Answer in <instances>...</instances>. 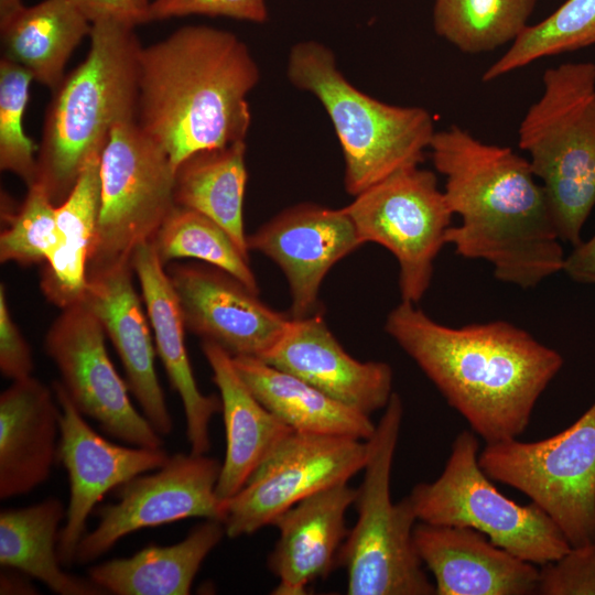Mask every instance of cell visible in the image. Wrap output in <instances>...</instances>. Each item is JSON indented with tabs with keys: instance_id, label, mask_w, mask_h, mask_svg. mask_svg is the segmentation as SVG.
<instances>
[{
	"instance_id": "cell-1",
	"label": "cell",
	"mask_w": 595,
	"mask_h": 595,
	"mask_svg": "<svg viewBox=\"0 0 595 595\" xmlns=\"http://www.w3.org/2000/svg\"><path fill=\"white\" fill-rule=\"evenodd\" d=\"M429 149L445 176L447 205L461 217L446 234L456 253L487 261L498 280L522 289L563 270V241L528 159L459 126L435 131Z\"/></svg>"
},
{
	"instance_id": "cell-2",
	"label": "cell",
	"mask_w": 595,
	"mask_h": 595,
	"mask_svg": "<svg viewBox=\"0 0 595 595\" xmlns=\"http://www.w3.org/2000/svg\"><path fill=\"white\" fill-rule=\"evenodd\" d=\"M385 329L486 444L524 432L564 363L509 322L446 326L405 301L388 314Z\"/></svg>"
},
{
	"instance_id": "cell-3",
	"label": "cell",
	"mask_w": 595,
	"mask_h": 595,
	"mask_svg": "<svg viewBox=\"0 0 595 595\" xmlns=\"http://www.w3.org/2000/svg\"><path fill=\"white\" fill-rule=\"evenodd\" d=\"M137 122L174 170L190 155L246 139L260 71L234 33L187 25L141 48Z\"/></svg>"
},
{
	"instance_id": "cell-4",
	"label": "cell",
	"mask_w": 595,
	"mask_h": 595,
	"mask_svg": "<svg viewBox=\"0 0 595 595\" xmlns=\"http://www.w3.org/2000/svg\"><path fill=\"white\" fill-rule=\"evenodd\" d=\"M88 36L86 58L53 90L37 149L35 184L56 206L112 128L137 118L142 46L134 28L99 21Z\"/></svg>"
},
{
	"instance_id": "cell-5",
	"label": "cell",
	"mask_w": 595,
	"mask_h": 595,
	"mask_svg": "<svg viewBox=\"0 0 595 595\" xmlns=\"http://www.w3.org/2000/svg\"><path fill=\"white\" fill-rule=\"evenodd\" d=\"M291 84L315 96L328 115L345 160V188L358 195L393 173L419 166L435 133L422 107L396 106L356 88L339 71L333 51L309 40L289 53Z\"/></svg>"
},
{
	"instance_id": "cell-6",
	"label": "cell",
	"mask_w": 595,
	"mask_h": 595,
	"mask_svg": "<svg viewBox=\"0 0 595 595\" xmlns=\"http://www.w3.org/2000/svg\"><path fill=\"white\" fill-rule=\"evenodd\" d=\"M518 143L545 190L561 240L576 246L595 207V63L545 69Z\"/></svg>"
},
{
	"instance_id": "cell-7",
	"label": "cell",
	"mask_w": 595,
	"mask_h": 595,
	"mask_svg": "<svg viewBox=\"0 0 595 595\" xmlns=\"http://www.w3.org/2000/svg\"><path fill=\"white\" fill-rule=\"evenodd\" d=\"M383 410L366 441L364 478L354 501L357 520L340 548L337 566L346 570L349 595H434V583L414 544L413 506L408 496L391 500V470L403 418L398 393Z\"/></svg>"
},
{
	"instance_id": "cell-8",
	"label": "cell",
	"mask_w": 595,
	"mask_h": 595,
	"mask_svg": "<svg viewBox=\"0 0 595 595\" xmlns=\"http://www.w3.org/2000/svg\"><path fill=\"white\" fill-rule=\"evenodd\" d=\"M478 456L476 433L459 432L441 475L416 484L408 495L418 521L475 529L540 566L566 554L571 544L552 518L532 501L521 506L500 493Z\"/></svg>"
},
{
	"instance_id": "cell-9",
	"label": "cell",
	"mask_w": 595,
	"mask_h": 595,
	"mask_svg": "<svg viewBox=\"0 0 595 595\" xmlns=\"http://www.w3.org/2000/svg\"><path fill=\"white\" fill-rule=\"evenodd\" d=\"M175 170L137 120L116 125L100 155V208L87 274L131 263L174 207Z\"/></svg>"
},
{
	"instance_id": "cell-10",
	"label": "cell",
	"mask_w": 595,
	"mask_h": 595,
	"mask_svg": "<svg viewBox=\"0 0 595 595\" xmlns=\"http://www.w3.org/2000/svg\"><path fill=\"white\" fill-rule=\"evenodd\" d=\"M478 461L490 479L543 509L571 547L595 539V402L560 433L486 444Z\"/></svg>"
},
{
	"instance_id": "cell-11",
	"label": "cell",
	"mask_w": 595,
	"mask_h": 595,
	"mask_svg": "<svg viewBox=\"0 0 595 595\" xmlns=\"http://www.w3.org/2000/svg\"><path fill=\"white\" fill-rule=\"evenodd\" d=\"M344 209L363 244L376 242L396 257L402 301L418 303L430 288L453 218L435 174L419 166L402 169L356 195Z\"/></svg>"
},
{
	"instance_id": "cell-12",
	"label": "cell",
	"mask_w": 595,
	"mask_h": 595,
	"mask_svg": "<svg viewBox=\"0 0 595 595\" xmlns=\"http://www.w3.org/2000/svg\"><path fill=\"white\" fill-rule=\"evenodd\" d=\"M366 441L292 431L255 470L246 485L223 502L226 537L249 536L301 500L364 469Z\"/></svg>"
},
{
	"instance_id": "cell-13",
	"label": "cell",
	"mask_w": 595,
	"mask_h": 595,
	"mask_svg": "<svg viewBox=\"0 0 595 595\" xmlns=\"http://www.w3.org/2000/svg\"><path fill=\"white\" fill-rule=\"evenodd\" d=\"M105 335L83 300L62 310L44 340L60 383L75 408L106 434L133 446L162 447V436L132 404L128 385L108 356Z\"/></svg>"
},
{
	"instance_id": "cell-14",
	"label": "cell",
	"mask_w": 595,
	"mask_h": 595,
	"mask_svg": "<svg viewBox=\"0 0 595 595\" xmlns=\"http://www.w3.org/2000/svg\"><path fill=\"white\" fill-rule=\"evenodd\" d=\"M221 464L206 454L176 453L153 473L116 489L117 501L96 509L98 523L80 540L75 564H87L134 531L187 518L223 521L216 495Z\"/></svg>"
},
{
	"instance_id": "cell-15",
	"label": "cell",
	"mask_w": 595,
	"mask_h": 595,
	"mask_svg": "<svg viewBox=\"0 0 595 595\" xmlns=\"http://www.w3.org/2000/svg\"><path fill=\"white\" fill-rule=\"evenodd\" d=\"M52 388L61 409L57 459L69 480V502L57 553L62 565L71 566L87 533L88 517L104 496L138 475L160 468L170 456L162 447L126 446L108 441L87 423L60 381H54Z\"/></svg>"
},
{
	"instance_id": "cell-16",
	"label": "cell",
	"mask_w": 595,
	"mask_h": 595,
	"mask_svg": "<svg viewBox=\"0 0 595 595\" xmlns=\"http://www.w3.org/2000/svg\"><path fill=\"white\" fill-rule=\"evenodd\" d=\"M166 272L185 328L232 358L263 359L292 320L264 304L259 293L238 279L210 264L174 263Z\"/></svg>"
},
{
	"instance_id": "cell-17",
	"label": "cell",
	"mask_w": 595,
	"mask_h": 595,
	"mask_svg": "<svg viewBox=\"0 0 595 595\" xmlns=\"http://www.w3.org/2000/svg\"><path fill=\"white\" fill-rule=\"evenodd\" d=\"M247 245L280 267L291 292V317L301 318L314 313L329 269L364 244L344 207L302 203L247 236Z\"/></svg>"
},
{
	"instance_id": "cell-18",
	"label": "cell",
	"mask_w": 595,
	"mask_h": 595,
	"mask_svg": "<svg viewBox=\"0 0 595 595\" xmlns=\"http://www.w3.org/2000/svg\"><path fill=\"white\" fill-rule=\"evenodd\" d=\"M261 360L367 415L385 409L393 393L391 367L351 357L317 313L292 317L281 339Z\"/></svg>"
},
{
	"instance_id": "cell-19",
	"label": "cell",
	"mask_w": 595,
	"mask_h": 595,
	"mask_svg": "<svg viewBox=\"0 0 595 595\" xmlns=\"http://www.w3.org/2000/svg\"><path fill=\"white\" fill-rule=\"evenodd\" d=\"M413 539L436 595L537 594L540 569L475 529L420 521Z\"/></svg>"
},
{
	"instance_id": "cell-20",
	"label": "cell",
	"mask_w": 595,
	"mask_h": 595,
	"mask_svg": "<svg viewBox=\"0 0 595 595\" xmlns=\"http://www.w3.org/2000/svg\"><path fill=\"white\" fill-rule=\"evenodd\" d=\"M132 263L87 274L83 301L100 321L125 369L129 391L161 435L173 431L164 392L155 371L148 318L133 285Z\"/></svg>"
},
{
	"instance_id": "cell-21",
	"label": "cell",
	"mask_w": 595,
	"mask_h": 595,
	"mask_svg": "<svg viewBox=\"0 0 595 595\" xmlns=\"http://www.w3.org/2000/svg\"><path fill=\"white\" fill-rule=\"evenodd\" d=\"M357 489L339 483L323 489L281 513L272 523L279 537L268 558L278 578L274 595H305L317 580L337 566L348 534L345 516Z\"/></svg>"
},
{
	"instance_id": "cell-22",
	"label": "cell",
	"mask_w": 595,
	"mask_h": 595,
	"mask_svg": "<svg viewBox=\"0 0 595 595\" xmlns=\"http://www.w3.org/2000/svg\"><path fill=\"white\" fill-rule=\"evenodd\" d=\"M131 263L154 333L156 354L171 387L182 400L191 453L206 454L212 444L210 422L214 414L221 411V400L204 394L195 381L184 342L186 328L180 303L152 242L141 244Z\"/></svg>"
},
{
	"instance_id": "cell-23",
	"label": "cell",
	"mask_w": 595,
	"mask_h": 595,
	"mask_svg": "<svg viewBox=\"0 0 595 595\" xmlns=\"http://www.w3.org/2000/svg\"><path fill=\"white\" fill-rule=\"evenodd\" d=\"M61 409L53 388L30 376L0 394V498L47 480L58 456Z\"/></svg>"
},
{
	"instance_id": "cell-24",
	"label": "cell",
	"mask_w": 595,
	"mask_h": 595,
	"mask_svg": "<svg viewBox=\"0 0 595 595\" xmlns=\"http://www.w3.org/2000/svg\"><path fill=\"white\" fill-rule=\"evenodd\" d=\"M202 351L219 390L226 432V454L216 495L220 502L234 497L255 470L293 431L249 390L234 363L219 346L202 342Z\"/></svg>"
},
{
	"instance_id": "cell-25",
	"label": "cell",
	"mask_w": 595,
	"mask_h": 595,
	"mask_svg": "<svg viewBox=\"0 0 595 595\" xmlns=\"http://www.w3.org/2000/svg\"><path fill=\"white\" fill-rule=\"evenodd\" d=\"M225 536L221 521L205 519L182 541L148 545L129 558L90 566L88 577L106 594L187 595L203 562Z\"/></svg>"
},
{
	"instance_id": "cell-26",
	"label": "cell",
	"mask_w": 595,
	"mask_h": 595,
	"mask_svg": "<svg viewBox=\"0 0 595 595\" xmlns=\"http://www.w3.org/2000/svg\"><path fill=\"white\" fill-rule=\"evenodd\" d=\"M232 363L255 397L293 431L367 441L376 430L370 415L340 403L296 376L257 358L236 357Z\"/></svg>"
},
{
	"instance_id": "cell-27",
	"label": "cell",
	"mask_w": 595,
	"mask_h": 595,
	"mask_svg": "<svg viewBox=\"0 0 595 595\" xmlns=\"http://www.w3.org/2000/svg\"><path fill=\"white\" fill-rule=\"evenodd\" d=\"M100 155L90 156L67 197L56 206L58 242L44 263L40 288L61 310L79 302L100 208Z\"/></svg>"
},
{
	"instance_id": "cell-28",
	"label": "cell",
	"mask_w": 595,
	"mask_h": 595,
	"mask_svg": "<svg viewBox=\"0 0 595 595\" xmlns=\"http://www.w3.org/2000/svg\"><path fill=\"white\" fill-rule=\"evenodd\" d=\"M66 517L64 504L54 497L0 512V564L42 582L60 595H100L106 592L89 577L65 572L57 553Z\"/></svg>"
},
{
	"instance_id": "cell-29",
	"label": "cell",
	"mask_w": 595,
	"mask_h": 595,
	"mask_svg": "<svg viewBox=\"0 0 595 595\" xmlns=\"http://www.w3.org/2000/svg\"><path fill=\"white\" fill-rule=\"evenodd\" d=\"M90 30L89 20L69 0H43L24 7L0 26L2 57L54 90L65 77L72 53Z\"/></svg>"
},
{
	"instance_id": "cell-30",
	"label": "cell",
	"mask_w": 595,
	"mask_h": 595,
	"mask_svg": "<svg viewBox=\"0 0 595 595\" xmlns=\"http://www.w3.org/2000/svg\"><path fill=\"white\" fill-rule=\"evenodd\" d=\"M246 149L242 140L186 158L175 170L173 198L175 205L216 221L248 257L244 226Z\"/></svg>"
},
{
	"instance_id": "cell-31",
	"label": "cell",
	"mask_w": 595,
	"mask_h": 595,
	"mask_svg": "<svg viewBox=\"0 0 595 595\" xmlns=\"http://www.w3.org/2000/svg\"><path fill=\"white\" fill-rule=\"evenodd\" d=\"M536 4L537 0H434L433 26L463 53L491 52L523 32Z\"/></svg>"
},
{
	"instance_id": "cell-32",
	"label": "cell",
	"mask_w": 595,
	"mask_h": 595,
	"mask_svg": "<svg viewBox=\"0 0 595 595\" xmlns=\"http://www.w3.org/2000/svg\"><path fill=\"white\" fill-rule=\"evenodd\" d=\"M151 242L164 266L174 259H197L259 293L249 257L221 226L194 209L174 205Z\"/></svg>"
},
{
	"instance_id": "cell-33",
	"label": "cell",
	"mask_w": 595,
	"mask_h": 595,
	"mask_svg": "<svg viewBox=\"0 0 595 595\" xmlns=\"http://www.w3.org/2000/svg\"><path fill=\"white\" fill-rule=\"evenodd\" d=\"M595 45V0H566L537 24L528 25L484 73L495 80L534 61Z\"/></svg>"
},
{
	"instance_id": "cell-34",
	"label": "cell",
	"mask_w": 595,
	"mask_h": 595,
	"mask_svg": "<svg viewBox=\"0 0 595 595\" xmlns=\"http://www.w3.org/2000/svg\"><path fill=\"white\" fill-rule=\"evenodd\" d=\"M33 76L4 57L0 60V169L28 187L37 178L39 147L24 131L23 117Z\"/></svg>"
},
{
	"instance_id": "cell-35",
	"label": "cell",
	"mask_w": 595,
	"mask_h": 595,
	"mask_svg": "<svg viewBox=\"0 0 595 595\" xmlns=\"http://www.w3.org/2000/svg\"><path fill=\"white\" fill-rule=\"evenodd\" d=\"M55 208L42 186L28 187L18 210L6 215L8 225L0 234L1 263L26 267L47 261L58 242Z\"/></svg>"
},
{
	"instance_id": "cell-36",
	"label": "cell",
	"mask_w": 595,
	"mask_h": 595,
	"mask_svg": "<svg viewBox=\"0 0 595 595\" xmlns=\"http://www.w3.org/2000/svg\"><path fill=\"white\" fill-rule=\"evenodd\" d=\"M537 594L595 595V539L542 565Z\"/></svg>"
},
{
	"instance_id": "cell-37",
	"label": "cell",
	"mask_w": 595,
	"mask_h": 595,
	"mask_svg": "<svg viewBox=\"0 0 595 595\" xmlns=\"http://www.w3.org/2000/svg\"><path fill=\"white\" fill-rule=\"evenodd\" d=\"M193 14L263 23L268 9L264 0H151L150 21Z\"/></svg>"
},
{
	"instance_id": "cell-38",
	"label": "cell",
	"mask_w": 595,
	"mask_h": 595,
	"mask_svg": "<svg viewBox=\"0 0 595 595\" xmlns=\"http://www.w3.org/2000/svg\"><path fill=\"white\" fill-rule=\"evenodd\" d=\"M32 349L13 321L7 301L6 286L0 285V371L12 381L32 376Z\"/></svg>"
},
{
	"instance_id": "cell-39",
	"label": "cell",
	"mask_w": 595,
	"mask_h": 595,
	"mask_svg": "<svg viewBox=\"0 0 595 595\" xmlns=\"http://www.w3.org/2000/svg\"><path fill=\"white\" fill-rule=\"evenodd\" d=\"M93 24L111 21L136 28L150 22L151 0H69Z\"/></svg>"
},
{
	"instance_id": "cell-40",
	"label": "cell",
	"mask_w": 595,
	"mask_h": 595,
	"mask_svg": "<svg viewBox=\"0 0 595 595\" xmlns=\"http://www.w3.org/2000/svg\"><path fill=\"white\" fill-rule=\"evenodd\" d=\"M562 272L574 282L595 285V232L565 256Z\"/></svg>"
},
{
	"instance_id": "cell-41",
	"label": "cell",
	"mask_w": 595,
	"mask_h": 595,
	"mask_svg": "<svg viewBox=\"0 0 595 595\" xmlns=\"http://www.w3.org/2000/svg\"><path fill=\"white\" fill-rule=\"evenodd\" d=\"M11 572H2L0 577L1 594H36L34 586L26 580L29 576L20 571L9 569Z\"/></svg>"
},
{
	"instance_id": "cell-42",
	"label": "cell",
	"mask_w": 595,
	"mask_h": 595,
	"mask_svg": "<svg viewBox=\"0 0 595 595\" xmlns=\"http://www.w3.org/2000/svg\"><path fill=\"white\" fill-rule=\"evenodd\" d=\"M24 7L22 0H0V26L8 23Z\"/></svg>"
}]
</instances>
